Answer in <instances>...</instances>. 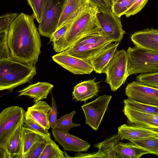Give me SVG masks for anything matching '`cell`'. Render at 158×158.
<instances>
[{"label": "cell", "instance_id": "obj_1", "mask_svg": "<svg viewBox=\"0 0 158 158\" xmlns=\"http://www.w3.org/2000/svg\"><path fill=\"white\" fill-rule=\"evenodd\" d=\"M34 19L32 15L20 13L10 25L7 36L11 57L33 65L38 61L41 45Z\"/></svg>", "mask_w": 158, "mask_h": 158}, {"label": "cell", "instance_id": "obj_2", "mask_svg": "<svg viewBox=\"0 0 158 158\" xmlns=\"http://www.w3.org/2000/svg\"><path fill=\"white\" fill-rule=\"evenodd\" d=\"M98 9L91 4L73 21L66 33L53 44L54 50L65 51L84 36L102 30L97 18Z\"/></svg>", "mask_w": 158, "mask_h": 158}, {"label": "cell", "instance_id": "obj_3", "mask_svg": "<svg viewBox=\"0 0 158 158\" xmlns=\"http://www.w3.org/2000/svg\"><path fill=\"white\" fill-rule=\"evenodd\" d=\"M35 65L11 57L0 59V90L11 91L29 82L36 74Z\"/></svg>", "mask_w": 158, "mask_h": 158}, {"label": "cell", "instance_id": "obj_4", "mask_svg": "<svg viewBox=\"0 0 158 158\" xmlns=\"http://www.w3.org/2000/svg\"><path fill=\"white\" fill-rule=\"evenodd\" d=\"M114 42L102 30L84 36L64 53L87 61Z\"/></svg>", "mask_w": 158, "mask_h": 158}, {"label": "cell", "instance_id": "obj_5", "mask_svg": "<svg viewBox=\"0 0 158 158\" xmlns=\"http://www.w3.org/2000/svg\"><path fill=\"white\" fill-rule=\"evenodd\" d=\"M127 51L128 77L158 72V52L135 45L129 47Z\"/></svg>", "mask_w": 158, "mask_h": 158}, {"label": "cell", "instance_id": "obj_6", "mask_svg": "<svg viewBox=\"0 0 158 158\" xmlns=\"http://www.w3.org/2000/svg\"><path fill=\"white\" fill-rule=\"evenodd\" d=\"M127 64V51L123 49L117 51L104 73L106 75L105 82L111 91H116L125 83L128 77Z\"/></svg>", "mask_w": 158, "mask_h": 158}, {"label": "cell", "instance_id": "obj_7", "mask_svg": "<svg viewBox=\"0 0 158 158\" xmlns=\"http://www.w3.org/2000/svg\"><path fill=\"white\" fill-rule=\"evenodd\" d=\"M66 0H47L38 30L40 34L50 38L56 30Z\"/></svg>", "mask_w": 158, "mask_h": 158}, {"label": "cell", "instance_id": "obj_8", "mask_svg": "<svg viewBox=\"0 0 158 158\" xmlns=\"http://www.w3.org/2000/svg\"><path fill=\"white\" fill-rule=\"evenodd\" d=\"M26 112L22 107L11 106L0 113V144L4 143L20 124H23Z\"/></svg>", "mask_w": 158, "mask_h": 158}, {"label": "cell", "instance_id": "obj_9", "mask_svg": "<svg viewBox=\"0 0 158 158\" xmlns=\"http://www.w3.org/2000/svg\"><path fill=\"white\" fill-rule=\"evenodd\" d=\"M111 98V95H104L82 106L85 118V123L94 130H97L108 108Z\"/></svg>", "mask_w": 158, "mask_h": 158}, {"label": "cell", "instance_id": "obj_10", "mask_svg": "<svg viewBox=\"0 0 158 158\" xmlns=\"http://www.w3.org/2000/svg\"><path fill=\"white\" fill-rule=\"evenodd\" d=\"M98 23L102 30L114 42H120L125 33L120 20L112 11L98 9L97 14Z\"/></svg>", "mask_w": 158, "mask_h": 158}, {"label": "cell", "instance_id": "obj_11", "mask_svg": "<svg viewBox=\"0 0 158 158\" xmlns=\"http://www.w3.org/2000/svg\"><path fill=\"white\" fill-rule=\"evenodd\" d=\"M125 93L128 98L137 102L158 106V88L133 81L127 85Z\"/></svg>", "mask_w": 158, "mask_h": 158}, {"label": "cell", "instance_id": "obj_12", "mask_svg": "<svg viewBox=\"0 0 158 158\" xmlns=\"http://www.w3.org/2000/svg\"><path fill=\"white\" fill-rule=\"evenodd\" d=\"M52 58L58 64L74 74H89L94 71L88 61L63 52L55 55Z\"/></svg>", "mask_w": 158, "mask_h": 158}, {"label": "cell", "instance_id": "obj_13", "mask_svg": "<svg viewBox=\"0 0 158 158\" xmlns=\"http://www.w3.org/2000/svg\"><path fill=\"white\" fill-rule=\"evenodd\" d=\"M53 137L64 150L75 152H85L91 145L78 137L56 129H52Z\"/></svg>", "mask_w": 158, "mask_h": 158}, {"label": "cell", "instance_id": "obj_14", "mask_svg": "<svg viewBox=\"0 0 158 158\" xmlns=\"http://www.w3.org/2000/svg\"><path fill=\"white\" fill-rule=\"evenodd\" d=\"M23 125H19L6 140L0 144V158H21V132Z\"/></svg>", "mask_w": 158, "mask_h": 158}, {"label": "cell", "instance_id": "obj_15", "mask_svg": "<svg viewBox=\"0 0 158 158\" xmlns=\"http://www.w3.org/2000/svg\"><path fill=\"white\" fill-rule=\"evenodd\" d=\"M123 111L130 123L158 131V115L147 114L125 106Z\"/></svg>", "mask_w": 158, "mask_h": 158}, {"label": "cell", "instance_id": "obj_16", "mask_svg": "<svg viewBox=\"0 0 158 158\" xmlns=\"http://www.w3.org/2000/svg\"><path fill=\"white\" fill-rule=\"evenodd\" d=\"M90 4L88 0H66L57 29L73 22Z\"/></svg>", "mask_w": 158, "mask_h": 158}, {"label": "cell", "instance_id": "obj_17", "mask_svg": "<svg viewBox=\"0 0 158 158\" xmlns=\"http://www.w3.org/2000/svg\"><path fill=\"white\" fill-rule=\"evenodd\" d=\"M131 39L135 45L158 52V29H146L133 33Z\"/></svg>", "mask_w": 158, "mask_h": 158}, {"label": "cell", "instance_id": "obj_18", "mask_svg": "<svg viewBox=\"0 0 158 158\" xmlns=\"http://www.w3.org/2000/svg\"><path fill=\"white\" fill-rule=\"evenodd\" d=\"M117 134L120 140L126 139L130 141L135 139L158 136V131L135 124H124L118 128Z\"/></svg>", "mask_w": 158, "mask_h": 158}, {"label": "cell", "instance_id": "obj_19", "mask_svg": "<svg viewBox=\"0 0 158 158\" xmlns=\"http://www.w3.org/2000/svg\"><path fill=\"white\" fill-rule=\"evenodd\" d=\"M119 42L111 43L94 56L88 61L96 73H104L108 65L114 56Z\"/></svg>", "mask_w": 158, "mask_h": 158}, {"label": "cell", "instance_id": "obj_20", "mask_svg": "<svg viewBox=\"0 0 158 158\" xmlns=\"http://www.w3.org/2000/svg\"><path fill=\"white\" fill-rule=\"evenodd\" d=\"M99 88L98 82L96 81L95 78L81 81L74 87L72 99L76 101L85 102L96 96Z\"/></svg>", "mask_w": 158, "mask_h": 158}, {"label": "cell", "instance_id": "obj_21", "mask_svg": "<svg viewBox=\"0 0 158 158\" xmlns=\"http://www.w3.org/2000/svg\"><path fill=\"white\" fill-rule=\"evenodd\" d=\"M54 85L48 82H38L29 85L18 91V96H26L33 99L34 103L47 98Z\"/></svg>", "mask_w": 158, "mask_h": 158}, {"label": "cell", "instance_id": "obj_22", "mask_svg": "<svg viewBox=\"0 0 158 158\" xmlns=\"http://www.w3.org/2000/svg\"><path fill=\"white\" fill-rule=\"evenodd\" d=\"M51 107L45 101L41 100L27 108L26 113L45 129L50 127L49 116Z\"/></svg>", "mask_w": 158, "mask_h": 158}, {"label": "cell", "instance_id": "obj_23", "mask_svg": "<svg viewBox=\"0 0 158 158\" xmlns=\"http://www.w3.org/2000/svg\"><path fill=\"white\" fill-rule=\"evenodd\" d=\"M120 140V137L117 134L95 144L94 147L98 149V152L103 158H118L117 146Z\"/></svg>", "mask_w": 158, "mask_h": 158}, {"label": "cell", "instance_id": "obj_24", "mask_svg": "<svg viewBox=\"0 0 158 158\" xmlns=\"http://www.w3.org/2000/svg\"><path fill=\"white\" fill-rule=\"evenodd\" d=\"M118 158H139L143 155L149 154L134 143L119 142L117 145Z\"/></svg>", "mask_w": 158, "mask_h": 158}, {"label": "cell", "instance_id": "obj_25", "mask_svg": "<svg viewBox=\"0 0 158 158\" xmlns=\"http://www.w3.org/2000/svg\"><path fill=\"white\" fill-rule=\"evenodd\" d=\"M21 158H24L31 148L37 141L43 138L33 130L23 126L21 129Z\"/></svg>", "mask_w": 158, "mask_h": 158}, {"label": "cell", "instance_id": "obj_26", "mask_svg": "<svg viewBox=\"0 0 158 158\" xmlns=\"http://www.w3.org/2000/svg\"><path fill=\"white\" fill-rule=\"evenodd\" d=\"M158 157V136L134 140L130 141Z\"/></svg>", "mask_w": 158, "mask_h": 158}, {"label": "cell", "instance_id": "obj_27", "mask_svg": "<svg viewBox=\"0 0 158 158\" xmlns=\"http://www.w3.org/2000/svg\"><path fill=\"white\" fill-rule=\"evenodd\" d=\"M124 106L147 114L158 115V106L139 102L128 98L123 101Z\"/></svg>", "mask_w": 158, "mask_h": 158}, {"label": "cell", "instance_id": "obj_28", "mask_svg": "<svg viewBox=\"0 0 158 158\" xmlns=\"http://www.w3.org/2000/svg\"><path fill=\"white\" fill-rule=\"evenodd\" d=\"M23 126L35 131L46 142L51 139V134L48 130L44 128L26 113Z\"/></svg>", "mask_w": 158, "mask_h": 158}, {"label": "cell", "instance_id": "obj_29", "mask_svg": "<svg viewBox=\"0 0 158 158\" xmlns=\"http://www.w3.org/2000/svg\"><path fill=\"white\" fill-rule=\"evenodd\" d=\"M64 152L52 139L46 142L45 146L40 158H64Z\"/></svg>", "mask_w": 158, "mask_h": 158}, {"label": "cell", "instance_id": "obj_30", "mask_svg": "<svg viewBox=\"0 0 158 158\" xmlns=\"http://www.w3.org/2000/svg\"><path fill=\"white\" fill-rule=\"evenodd\" d=\"M76 113V111L74 110L57 119L55 129L69 133V130L72 128L80 126L81 124L74 123L72 121L73 117Z\"/></svg>", "mask_w": 158, "mask_h": 158}, {"label": "cell", "instance_id": "obj_31", "mask_svg": "<svg viewBox=\"0 0 158 158\" xmlns=\"http://www.w3.org/2000/svg\"><path fill=\"white\" fill-rule=\"evenodd\" d=\"M32 9L34 18L40 23L43 14L47 0H27Z\"/></svg>", "mask_w": 158, "mask_h": 158}, {"label": "cell", "instance_id": "obj_32", "mask_svg": "<svg viewBox=\"0 0 158 158\" xmlns=\"http://www.w3.org/2000/svg\"><path fill=\"white\" fill-rule=\"evenodd\" d=\"M135 0H127L112 4L111 10L118 17L125 15L135 3Z\"/></svg>", "mask_w": 158, "mask_h": 158}, {"label": "cell", "instance_id": "obj_33", "mask_svg": "<svg viewBox=\"0 0 158 158\" xmlns=\"http://www.w3.org/2000/svg\"><path fill=\"white\" fill-rule=\"evenodd\" d=\"M136 81L147 85L158 88V72L141 74L136 76Z\"/></svg>", "mask_w": 158, "mask_h": 158}, {"label": "cell", "instance_id": "obj_34", "mask_svg": "<svg viewBox=\"0 0 158 158\" xmlns=\"http://www.w3.org/2000/svg\"><path fill=\"white\" fill-rule=\"evenodd\" d=\"M46 143V141L43 138L38 140L32 146L24 158H40Z\"/></svg>", "mask_w": 158, "mask_h": 158}, {"label": "cell", "instance_id": "obj_35", "mask_svg": "<svg viewBox=\"0 0 158 158\" xmlns=\"http://www.w3.org/2000/svg\"><path fill=\"white\" fill-rule=\"evenodd\" d=\"M8 31H0V59L11 57L7 44Z\"/></svg>", "mask_w": 158, "mask_h": 158}, {"label": "cell", "instance_id": "obj_36", "mask_svg": "<svg viewBox=\"0 0 158 158\" xmlns=\"http://www.w3.org/2000/svg\"><path fill=\"white\" fill-rule=\"evenodd\" d=\"M19 15L16 13H8L0 17V31L8 29L15 19Z\"/></svg>", "mask_w": 158, "mask_h": 158}, {"label": "cell", "instance_id": "obj_37", "mask_svg": "<svg viewBox=\"0 0 158 158\" xmlns=\"http://www.w3.org/2000/svg\"><path fill=\"white\" fill-rule=\"evenodd\" d=\"M73 22H69L57 29L50 37V40L55 43L58 41L67 32Z\"/></svg>", "mask_w": 158, "mask_h": 158}, {"label": "cell", "instance_id": "obj_38", "mask_svg": "<svg viewBox=\"0 0 158 158\" xmlns=\"http://www.w3.org/2000/svg\"><path fill=\"white\" fill-rule=\"evenodd\" d=\"M148 0H135L131 7L125 13L127 17L134 15L140 12L146 5Z\"/></svg>", "mask_w": 158, "mask_h": 158}, {"label": "cell", "instance_id": "obj_39", "mask_svg": "<svg viewBox=\"0 0 158 158\" xmlns=\"http://www.w3.org/2000/svg\"><path fill=\"white\" fill-rule=\"evenodd\" d=\"M52 106L49 116V119L50 127L52 129L55 128L58 112L55 100L51 94Z\"/></svg>", "mask_w": 158, "mask_h": 158}, {"label": "cell", "instance_id": "obj_40", "mask_svg": "<svg viewBox=\"0 0 158 158\" xmlns=\"http://www.w3.org/2000/svg\"><path fill=\"white\" fill-rule=\"evenodd\" d=\"M92 5L98 9L110 10H111L112 2L111 0H88Z\"/></svg>", "mask_w": 158, "mask_h": 158}, {"label": "cell", "instance_id": "obj_41", "mask_svg": "<svg viewBox=\"0 0 158 158\" xmlns=\"http://www.w3.org/2000/svg\"><path fill=\"white\" fill-rule=\"evenodd\" d=\"M74 158H103V156L98 152H97L90 153H76Z\"/></svg>", "mask_w": 158, "mask_h": 158}, {"label": "cell", "instance_id": "obj_42", "mask_svg": "<svg viewBox=\"0 0 158 158\" xmlns=\"http://www.w3.org/2000/svg\"><path fill=\"white\" fill-rule=\"evenodd\" d=\"M127 0H111L112 4L115 2H118L124 1H126Z\"/></svg>", "mask_w": 158, "mask_h": 158}]
</instances>
